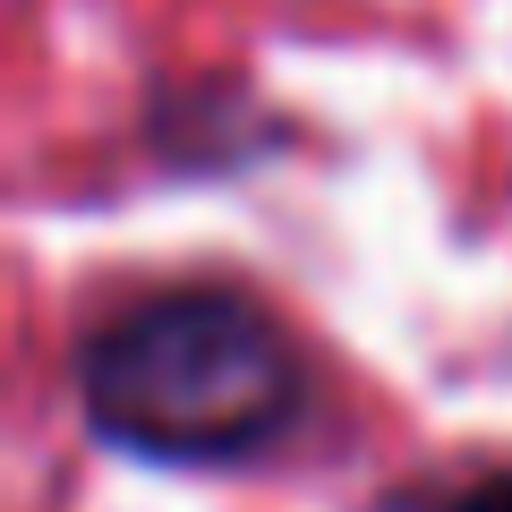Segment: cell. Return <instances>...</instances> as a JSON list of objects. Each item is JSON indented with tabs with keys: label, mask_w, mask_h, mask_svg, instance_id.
<instances>
[{
	"label": "cell",
	"mask_w": 512,
	"mask_h": 512,
	"mask_svg": "<svg viewBox=\"0 0 512 512\" xmlns=\"http://www.w3.org/2000/svg\"><path fill=\"white\" fill-rule=\"evenodd\" d=\"M94 436L146 461H248L299 419V359L239 291H163L77 350Z\"/></svg>",
	"instance_id": "obj_1"
},
{
	"label": "cell",
	"mask_w": 512,
	"mask_h": 512,
	"mask_svg": "<svg viewBox=\"0 0 512 512\" xmlns=\"http://www.w3.org/2000/svg\"><path fill=\"white\" fill-rule=\"evenodd\" d=\"M444 512H512V478H478L470 495H453Z\"/></svg>",
	"instance_id": "obj_2"
}]
</instances>
